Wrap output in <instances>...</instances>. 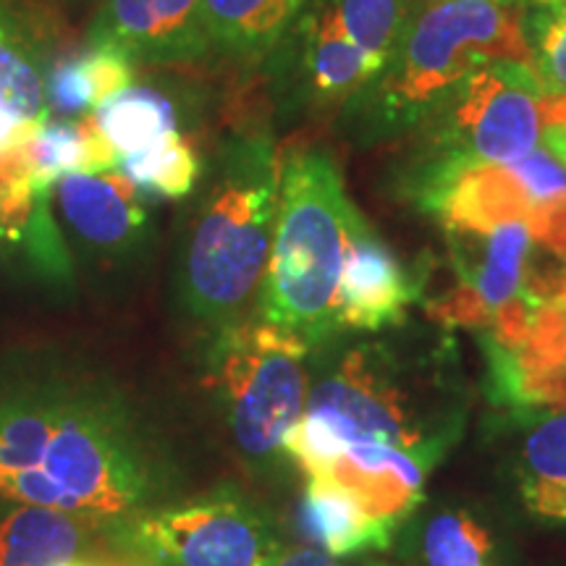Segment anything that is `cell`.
I'll use <instances>...</instances> for the list:
<instances>
[{
	"label": "cell",
	"mask_w": 566,
	"mask_h": 566,
	"mask_svg": "<svg viewBox=\"0 0 566 566\" xmlns=\"http://www.w3.org/2000/svg\"><path fill=\"white\" fill-rule=\"evenodd\" d=\"M307 407L286 441L304 478L352 449H396L438 467L472 415L462 359L449 336L433 342L363 338L317 346Z\"/></svg>",
	"instance_id": "cell-1"
},
{
	"label": "cell",
	"mask_w": 566,
	"mask_h": 566,
	"mask_svg": "<svg viewBox=\"0 0 566 566\" xmlns=\"http://www.w3.org/2000/svg\"><path fill=\"white\" fill-rule=\"evenodd\" d=\"M150 491L132 424L101 396L63 386L0 394V499L101 522L129 520Z\"/></svg>",
	"instance_id": "cell-2"
},
{
	"label": "cell",
	"mask_w": 566,
	"mask_h": 566,
	"mask_svg": "<svg viewBox=\"0 0 566 566\" xmlns=\"http://www.w3.org/2000/svg\"><path fill=\"white\" fill-rule=\"evenodd\" d=\"M501 61L533 69L525 0H415L384 74L344 118L359 142L401 137L467 76Z\"/></svg>",
	"instance_id": "cell-3"
},
{
	"label": "cell",
	"mask_w": 566,
	"mask_h": 566,
	"mask_svg": "<svg viewBox=\"0 0 566 566\" xmlns=\"http://www.w3.org/2000/svg\"><path fill=\"white\" fill-rule=\"evenodd\" d=\"M279 202L281 158L271 132L226 139L184 247L181 296L197 321L221 328L258 307Z\"/></svg>",
	"instance_id": "cell-4"
},
{
	"label": "cell",
	"mask_w": 566,
	"mask_h": 566,
	"mask_svg": "<svg viewBox=\"0 0 566 566\" xmlns=\"http://www.w3.org/2000/svg\"><path fill=\"white\" fill-rule=\"evenodd\" d=\"M357 216L334 155L323 147L289 153L281 160L279 218L254 315L294 331L313 349L342 336L338 281Z\"/></svg>",
	"instance_id": "cell-5"
},
{
	"label": "cell",
	"mask_w": 566,
	"mask_h": 566,
	"mask_svg": "<svg viewBox=\"0 0 566 566\" xmlns=\"http://www.w3.org/2000/svg\"><path fill=\"white\" fill-rule=\"evenodd\" d=\"M313 346L294 331L250 315L216 328L205 386L216 396L233 443L254 467H275L300 424Z\"/></svg>",
	"instance_id": "cell-6"
},
{
	"label": "cell",
	"mask_w": 566,
	"mask_h": 566,
	"mask_svg": "<svg viewBox=\"0 0 566 566\" xmlns=\"http://www.w3.org/2000/svg\"><path fill=\"white\" fill-rule=\"evenodd\" d=\"M541 82L522 63H488L457 84L417 126L409 168L415 202L478 166H512L541 147Z\"/></svg>",
	"instance_id": "cell-7"
},
{
	"label": "cell",
	"mask_w": 566,
	"mask_h": 566,
	"mask_svg": "<svg viewBox=\"0 0 566 566\" xmlns=\"http://www.w3.org/2000/svg\"><path fill=\"white\" fill-rule=\"evenodd\" d=\"M124 535L150 566H273L286 551L273 516L237 488L142 509L126 520Z\"/></svg>",
	"instance_id": "cell-8"
},
{
	"label": "cell",
	"mask_w": 566,
	"mask_h": 566,
	"mask_svg": "<svg viewBox=\"0 0 566 566\" xmlns=\"http://www.w3.org/2000/svg\"><path fill=\"white\" fill-rule=\"evenodd\" d=\"M454 286L424 302L428 317L443 331L483 334L504 304L527 289L535 239L525 223L512 221L485 233H446Z\"/></svg>",
	"instance_id": "cell-9"
},
{
	"label": "cell",
	"mask_w": 566,
	"mask_h": 566,
	"mask_svg": "<svg viewBox=\"0 0 566 566\" xmlns=\"http://www.w3.org/2000/svg\"><path fill=\"white\" fill-rule=\"evenodd\" d=\"M394 566H520L512 522L464 495L424 499L394 541Z\"/></svg>",
	"instance_id": "cell-10"
},
{
	"label": "cell",
	"mask_w": 566,
	"mask_h": 566,
	"mask_svg": "<svg viewBox=\"0 0 566 566\" xmlns=\"http://www.w3.org/2000/svg\"><path fill=\"white\" fill-rule=\"evenodd\" d=\"M424 273L409 271L386 239L363 216L354 218L338 281V331L386 334L407 325L409 310L422 302Z\"/></svg>",
	"instance_id": "cell-11"
},
{
	"label": "cell",
	"mask_w": 566,
	"mask_h": 566,
	"mask_svg": "<svg viewBox=\"0 0 566 566\" xmlns=\"http://www.w3.org/2000/svg\"><path fill=\"white\" fill-rule=\"evenodd\" d=\"M87 48H116L132 63H192L210 53L205 0H103Z\"/></svg>",
	"instance_id": "cell-12"
},
{
	"label": "cell",
	"mask_w": 566,
	"mask_h": 566,
	"mask_svg": "<svg viewBox=\"0 0 566 566\" xmlns=\"http://www.w3.org/2000/svg\"><path fill=\"white\" fill-rule=\"evenodd\" d=\"M53 189L63 221L92 250L126 252L145 239L150 216L139 189L118 168L69 174Z\"/></svg>",
	"instance_id": "cell-13"
},
{
	"label": "cell",
	"mask_w": 566,
	"mask_h": 566,
	"mask_svg": "<svg viewBox=\"0 0 566 566\" xmlns=\"http://www.w3.org/2000/svg\"><path fill=\"white\" fill-rule=\"evenodd\" d=\"M509 436V480L522 514L541 527H566V409Z\"/></svg>",
	"instance_id": "cell-14"
},
{
	"label": "cell",
	"mask_w": 566,
	"mask_h": 566,
	"mask_svg": "<svg viewBox=\"0 0 566 566\" xmlns=\"http://www.w3.org/2000/svg\"><path fill=\"white\" fill-rule=\"evenodd\" d=\"M300 530L313 548L334 558L386 554L399 533L352 491L325 478H307L300 504Z\"/></svg>",
	"instance_id": "cell-15"
},
{
	"label": "cell",
	"mask_w": 566,
	"mask_h": 566,
	"mask_svg": "<svg viewBox=\"0 0 566 566\" xmlns=\"http://www.w3.org/2000/svg\"><path fill=\"white\" fill-rule=\"evenodd\" d=\"M310 0H205L210 53L260 63L279 51Z\"/></svg>",
	"instance_id": "cell-16"
},
{
	"label": "cell",
	"mask_w": 566,
	"mask_h": 566,
	"mask_svg": "<svg viewBox=\"0 0 566 566\" xmlns=\"http://www.w3.org/2000/svg\"><path fill=\"white\" fill-rule=\"evenodd\" d=\"M34 187L53 189L69 174H103L118 168L122 153L103 137L92 116L40 126L21 147Z\"/></svg>",
	"instance_id": "cell-17"
},
{
	"label": "cell",
	"mask_w": 566,
	"mask_h": 566,
	"mask_svg": "<svg viewBox=\"0 0 566 566\" xmlns=\"http://www.w3.org/2000/svg\"><path fill=\"white\" fill-rule=\"evenodd\" d=\"M82 516L21 504L0 520V566H69L84 541Z\"/></svg>",
	"instance_id": "cell-18"
},
{
	"label": "cell",
	"mask_w": 566,
	"mask_h": 566,
	"mask_svg": "<svg viewBox=\"0 0 566 566\" xmlns=\"http://www.w3.org/2000/svg\"><path fill=\"white\" fill-rule=\"evenodd\" d=\"M92 122L103 137L124 155L153 145L166 134L179 132L181 113L179 103L168 97L166 92L132 84L129 90L118 92L101 108L92 111Z\"/></svg>",
	"instance_id": "cell-19"
},
{
	"label": "cell",
	"mask_w": 566,
	"mask_h": 566,
	"mask_svg": "<svg viewBox=\"0 0 566 566\" xmlns=\"http://www.w3.org/2000/svg\"><path fill=\"white\" fill-rule=\"evenodd\" d=\"M118 171L129 179L139 192H153L168 200H184L200 187L205 176V163L192 145V139L181 132L142 147V150L124 153L118 160Z\"/></svg>",
	"instance_id": "cell-20"
},
{
	"label": "cell",
	"mask_w": 566,
	"mask_h": 566,
	"mask_svg": "<svg viewBox=\"0 0 566 566\" xmlns=\"http://www.w3.org/2000/svg\"><path fill=\"white\" fill-rule=\"evenodd\" d=\"M321 3L334 13L346 38L363 51L378 76L384 74L412 17L415 0H321Z\"/></svg>",
	"instance_id": "cell-21"
},
{
	"label": "cell",
	"mask_w": 566,
	"mask_h": 566,
	"mask_svg": "<svg viewBox=\"0 0 566 566\" xmlns=\"http://www.w3.org/2000/svg\"><path fill=\"white\" fill-rule=\"evenodd\" d=\"M0 108L34 129L51 118L38 55L6 17H0Z\"/></svg>",
	"instance_id": "cell-22"
},
{
	"label": "cell",
	"mask_w": 566,
	"mask_h": 566,
	"mask_svg": "<svg viewBox=\"0 0 566 566\" xmlns=\"http://www.w3.org/2000/svg\"><path fill=\"white\" fill-rule=\"evenodd\" d=\"M533 74L546 95H566V3L527 9Z\"/></svg>",
	"instance_id": "cell-23"
},
{
	"label": "cell",
	"mask_w": 566,
	"mask_h": 566,
	"mask_svg": "<svg viewBox=\"0 0 566 566\" xmlns=\"http://www.w3.org/2000/svg\"><path fill=\"white\" fill-rule=\"evenodd\" d=\"M80 61L90 87L92 111H97L103 103H108L111 97L134 84V63L129 55L116 51V48H90L87 53L80 55Z\"/></svg>",
	"instance_id": "cell-24"
},
{
	"label": "cell",
	"mask_w": 566,
	"mask_h": 566,
	"mask_svg": "<svg viewBox=\"0 0 566 566\" xmlns=\"http://www.w3.org/2000/svg\"><path fill=\"white\" fill-rule=\"evenodd\" d=\"M45 97H48V108H55L69 118L82 116V113L92 111L90 87H87V80H84V74H82L80 55L63 59L55 63L51 71H48Z\"/></svg>",
	"instance_id": "cell-25"
},
{
	"label": "cell",
	"mask_w": 566,
	"mask_h": 566,
	"mask_svg": "<svg viewBox=\"0 0 566 566\" xmlns=\"http://www.w3.org/2000/svg\"><path fill=\"white\" fill-rule=\"evenodd\" d=\"M541 142L543 150L566 168V95H543Z\"/></svg>",
	"instance_id": "cell-26"
},
{
	"label": "cell",
	"mask_w": 566,
	"mask_h": 566,
	"mask_svg": "<svg viewBox=\"0 0 566 566\" xmlns=\"http://www.w3.org/2000/svg\"><path fill=\"white\" fill-rule=\"evenodd\" d=\"M273 566H394V564L380 562V558L375 556H363L359 562H344V558H334L310 546V548H286Z\"/></svg>",
	"instance_id": "cell-27"
},
{
	"label": "cell",
	"mask_w": 566,
	"mask_h": 566,
	"mask_svg": "<svg viewBox=\"0 0 566 566\" xmlns=\"http://www.w3.org/2000/svg\"><path fill=\"white\" fill-rule=\"evenodd\" d=\"M69 566H126V564H118V562H103V558H82V562H71Z\"/></svg>",
	"instance_id": "cell-28"
},
{
	"label": "cell",
	"mask_w": 566,
	"mask_h": 566,
	"mask_svg": "<svg viewBox=\"0 0 566 566\" xmlns=\"http://www.w3.org/2000/svg\"><path fill=\"white\" fill-rule=\"evenodd\" d=\"M554 286H556V292L564 296L566 300V265H562L558 268V271L554 273Z\"/></svg>",
	"instance_id": "cell-29"
},
{
	"label": "cell",
	"mask_w": 566,
	"mask_h": 566,
	"mask_svg": "<svg viewBox=\"0 0 566 566\" xmlns=\"http://www.w3.org/2000/svg\"><path fill=\"white\" fill-rule=\"evenodd\" d=\"M527 9H535V6H562L566 0H525Z\"/></svg>",
	"instance_id": "cell-30"
},
{
	"label": "cell",
	"mask_w": 566,
	"mask_h": 566,
	"mask_svg": "<svg viewBox=\"0 0 566 566\" xmlns=\"http://www.w3.org/2000/svg\"><path fill=\"white\" fill-rule=\"evenodd\" d=\"M3 239H6V237H3V229H0V242H3Z\"/></svg>",
	"instance_id": "cell-31"
}]
</instances>
